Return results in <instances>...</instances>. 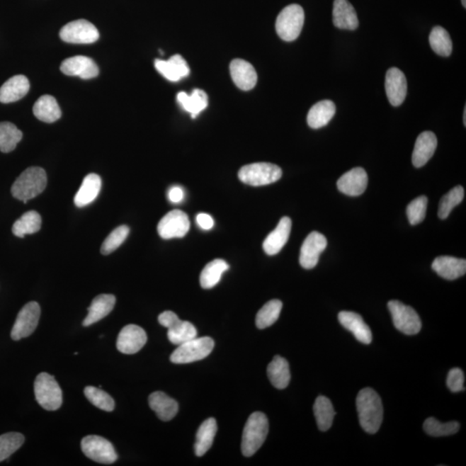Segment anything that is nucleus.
<instances>
[{
    "instance_id": "4468645a",
    "label": "nucleus",
    "mask_w": 466,
    "mask_h": 466,
    "mask_svg": "<svg viewBox=\"0 0 466 466\" xmlns=\"http://www.w3.org/2000/svg\"><path fill=\"white\" fill-rule=\"evenodd\" d=\"M326 237L318 232H311L304 242L300 254V263L304 268L311 270L317 266L319 256L326 250Z\"/></svg>"
},
{
    "instance_id": "72a5a7b5",
    "label": "nucleus",
    "mask_w": 466,
    "mask_h": 466,
    "mask_svg": "<svg viewBox=\"0 0 466 466\" xmlns=\"http://www.w3.org/2000/svg\"><path fill=\"white\" fill-rule=\"evenodd\" d=\"M177 101L185 110L191 113L193 118H195L206 109L208 104L207 93L200 89L193 90L191 96H188L185 92H180L177 94Z\"/></svg>"
},
{
    "instance_id": "a211bd4d",
    "label": "nucleus",
    "mask_w": 466,
    "mask_h": 466,
    "mask_svg": "<svg viewBox=\"0 0 466 466\" xmlns=\"http://www.w3.org/2000/svg\"><path fill=\"white\" fill-rule=\"evenodd\" d=\"M368 176L363 168H354L343 174L339 179L337 187L339 191L349 196H359L366 191Z\"/></svg>"
},
{
    "instance_id": "e433bc0d",
    "label": "nucleus",
    "mask_w": 466,
    "mask_h": 466,
    "mask_svg": "<svg viewBox=\"0 0 466 466\" xmlns=\"http://www.w3.org/2000/svg\"><path fill=\"white\" fill-rule=\"evenodd\" d=\"M42 226V218L40 215L35 211H29L21 216L13 224V232L18 238H25L27 234H34L40 230Z\"/></svg>"
},
{
    "instance_id": "f3484780",
    "label": "nucleus",
    "mask_w": 466,
    "mask_h": 466,
    "mask_svg": "<svg viewBox=\"0 0 466 466\" xmlns=\"http://www.w3.org/2000/svg\"><path fill=\"white\" fill-rule=\"evenodd\" d=\"M385 90L390 103L399 106L404 103L408 91L405 74L397 68H391L386 73Z\"/></svg>"
},
{
    "instance_id": "20e7f679",
    "label": "nucleus",
    "mask_w": 466,
    "mask_h": 466,
    "mask_svg": "<svg viewBox=\"0 0 466 466\" xmlns=\"http://www.w3.org/2000/svg\"><path fill=\"white\" fill-rule=\"evenodd\" d=\"M35 400L42 409L55 411L62 404V391L55 377L42 373L35 378L34 384Z\"/></svg>"
},
{
    "instance_id": "49530a36",
    "label": "nucleus",
    "mask_w": 466,
    "mask_h": 466,
    "mask_svg": "<svg viewBox=\"0 0 466 466\" xmlns=\"http://www.w3.org/2000/svg\"><path fill=\"white\" fill-rule=\"evenodd\" d=\"M428 198L422 195L414 199L409 204L408 208H407V215H408L410 225L416 226V225L420 224L424 220L426 209H428Z\"/></svg>"
},
{
    "instance_id": "6e6552de",
    "label": "nucleus",
    "mask_w": 466,
    "mask_h": 466,
    "mask_svg": "<svg viewBox=\"0 0 466 466\" xmlns=\"http://www.w3.org/2000/svg\"><path fill=\"white\" fill-rule=\"evenodd\" d=\"M161 326L167 327L168 338L174 345L191 341L197 337V330L192 323L181 321L178 316L172 311H165L158 317Z\"/></svg>"
},
{
    "instance_id": "2eb2a0df",
    "label": "nucleus",
    "mask_w": 466,
    "mask_h": 466,
    "mask_svg": "<svg viewBox=\"0 0 466 466\" xmlns=\"http://www.w3.org/2000/svg\"><path fill=\"white\" fill-rule=\"evenodd\" d=\"M147 342V334L142 327L137 325L125 326L120 331L117 339V348L121 353L135 354Z\"/></svg>"
},
{
    "instance_id": "603ef678",
    "label": "nucleus",
    "mask_w": 466,
    "mask_h": 466,
    "mask_svg": "<svg viewBox=\"0 0 466 466\" xmlns=\"http://www.w3.org/2000/svg\"><path fill=\"white\" fill-rule=\"evenodd\" d=\"M462 1V5L465 8L466 7V0H461Z\"/></svg>"
},
{
    "instance_id": "0eeeda50",
    "label": "nucleus",
    "mask_w": 466,
    "mask_h": 466,
    "mask_svg": "<svg viewBox=\"0 0 466 466\" xmlns=\"http://www.w3.org/2000/svg\"><path fill=\"white\" fill-rule=\"evenodd\" d=\"M215 341L209 337L195 338L181 343L174 351L171 361L174 363H189L203 360L212 353Z\"/></svg>"
},
{
    "instance_id": "7c9ffc66",
    "label": "nucleus",
    "mask_w": 466,
    "mask_h": 466,
    "mask_svg": "<svg viewBox=\"0 0 466 466\" xmlns=\"http://www.w3.org/2000/svg\"><path fill=\"white\" fill-rule=\"evenodd\" d=\"M35 118L45 123H54L62 116V110L53 96H43L38 98L33 108Z\"/></svg>"
},
{
    "instance_id": "37998d69",
    "label": "nucleus",
    "mask_w": 466,
    "mask_h": 466,
    "mask_svg": "<svg viewBox=\"0 0 466 466\" xmlns=\"http://www.w3.org/2000/svg\"><path fill=\"white\" fill-rule=\"evenodd\" d=\"M84 393L91 404L97 407L98 409L104 410L106 412H112L115 408V402H114L113 397L105 391L96 388V387H86Z\"/></svg>"
},
{
    "instance_id": "7ed1b4c3",
    "label": "nucleus",
    "mask_w": 466,
    "mask_h": 466,
    "mask_svg": "<svg viewBox=\"0 0 466 466\" xmlns=\"http://www.w3.org/2000/svg\"><path fill=\"white\" fill-rule=\"evenodd\" d=\"M268 433V421L266 414H251L244 426L241 449L244 456L251 457L266 441Z\"/></svg>"
},
{
    "instance_id": "4be33fe9",
    "label": "nucleus",
    "mask_w": 466,
    "mask_h": 466,
    "mask_svg": "<svg viewBox=\"0 0 466 466\" xmlns=\"http://www.w3.org/2000/svg\"><path fill=\"white\" fill-rule=\"evenodd\" d=\"M292 221L288 217L280 220L278 227L264 240L263 247L266 254L273 256L279 254L290 238Z\"/></svg>"
},
{
    "instance_id": "9d476101",
    "label": "nucleus",
    "mask_w": 466,
    "mask_h": 466,
    "mask_svg": "<svg viewBox=\"0 0 466 466\" xmlns=\"http://www.w3.org/2000/svg\"><path fill=\"white\" fill-rule=\"evenodd\" d=\"M83 453L97 463L110 465L118 460V454L110 442L103 437L89 436L81 441Z\"/></svg>"
},
{
    "instance_id": "393cba45",
    "label": "nucleus",
    "mask_w": 466,
    "mask_h": 466,
    "mask_svg": "<svg viewBox=\"0 0 466 466\" xmlns=\"http://www.w3.org/2000/svg\"><path fill=\"white\" fill-rule=\"evenodd\" d=\"M334 25L341 30H354L358 27L356 11L348 0H334Z\"/></svg>"
},
{
    "instance_id": "f03ea898",
    "label": "nucleus",
    "mask_w": 466,
    "mask_h": 466,
    "mask_svg": "<svg viewBox=\"0 0 466 466\" xmlns=\"http://www.w3.org/2000/svg\"><path fill=\"white\" fill-rule=\"evenodd\" d=\"M47 186V175L45 169L31 167L25 169L11 187L14 198L27 203L45 191Z\"/></svg>"
},
{
    "instance_id": "cd10ccee",
    "label": "nucleus",
    "mask_w": 466,
    "mask_h": 466,
    "mask_svg": "<svg viewBox=\"0 0 466 466\" xmlns=\"http://www.w3.org/2000/svg\"><path fill=\"white\" fill-rule=\"evenodd\" d=\"M116 298L113 295H100L93 300L89 307V314L83 321L82 325L89 326L100 322L113 311L115 306Z\"/></svg>"
},
{
    "instance_id": "c03bdc74",
    "label": "nucleus",
    "mask_w": 466,
    "mask_h": 466,
    "mask_svg": "<svg viewBox=\"0 0 466 466\" xmlns=\"http://www.w3.org/2000/svg\"><path fill=\"white\" fill-rule=\"evenodd\" d=\"M25 442V437L19 433H7L0 436V462L6 460L18 451Z\"/></svg>"
},
{
    "instance_id": "8fccbe9b",
    "label": "nucleus",
    "mask_w": 466,
    "mask_h": 466,
    "mask_svg": "<svg viewBox=\"0 0 466 466\" xmlns=\"http://www.w3.org/2000/svg\"><path fill=\"white\" fill-rule=\"evenodd\" d=\"M184 193L183 189L180 187H173L169 189V199L172 203H180L183 200Z\"/></svg>"
},
{
    "instance_id": "b1692460",
    "label": "nucleus",
    "mask_w": 466,
    "mask_h": 466,
    "mask_svg": "<svg viewBox=\"0 0 466 466\" xmlns=\"http://www.w3.org/2000/svg\"><path fill=\"white\" fill-rule=\"evenodd\" d=\"M155 67L161 76L171 81H179L191 73L187 62L180 55H173L168 61L157 59Z\"/></svg>"
},
{
    "instance_id": "9b49d317",
    "label": "nucleus",
    "mask_w": 466,
    "mask_h": 466,
    "mask_svg": "<svg viewBox=\"0 0 466 466\" xmlns=\"http://www.w3.org/2000/svg\"><path fill=\"white\" fill-rule=\"evenodd\" d=\"M60 38L62 41L74 45H90L100 38V33L92 23L85 19H79L63 26Z\"/></svg>"
},
{
    "instance_id": "f257e3e1",
    "label": "nucleus",
    "mask_w": 466,
    "mask_h": 466,
    "mask_svg": "<svg viewBox=\"0 0 466 466\" xmlns=\"http://www.w3.org/2000/svg\"><path fill=\"white\" fill-rule=\"evenodd\" d=\"M356 404L362 428L366 433H376L384 419V407L380 397L374 390L365 388L359 391Z\"/></svg>"
},
{
    "instance_id": "79ce46f5",
    "label": "nucleus",
    "mask_w": 466,
    "mask_h": 466,
    "mask_svg": "<svg viewBox=\"0 0 466 466\" xmlns=\"http://www.w3.org/2000/svg\"><path fill=\"white\" fill-rule=\"evenodd\" d=\"M425 432L433 437L452 436L459 432L460 424L457 421H450L448 424H441L436 418H428L424 422Z\"/></svg>"
},
{
    "instance_id": "412c9836",
    "label": "nucleus",
    "mask_w": 466,
    "mask_h": 466,
    "mask_svg": "<svg viewBox=\"0 0 466 466\" xmlns=\"http://www.w3.org/2000/svg\"><path fill=\"white\" fill-rule=\"evenodd\" d=\"M437 144L438 140L436 134L432 132L421 133L414 144L412 155V163L414 167H424L436 152Z\"/></svg>"
},
{
    "instance_id": "ea45409f",
    "label": "nucleus",
    "mask_w": 466,
    "mask_h": 466,
    "mask_svg": "<svg viewBox=\"0 0 466 466\" xmlns=\"http://www.w3.org/2000/svg\"><path fill=\"white\" fill-rule=\"evenodd\" d=\"M283 309V302L279 300H272L258 311L256 318V325L259 329H266L278 321Z\"/></svg>"
},
{
    "instance_id": "6ab92c4d",
    "label": "nucleus",
    "mask_w": 466,
    "mask_h": 466,
    "mask_svg": "<svg viewBox=\"0 0 466 466\" xmlns=\"http://www.w3.org/2000/svg\"><path fill=\"white\" fill-rule=\"evenodd\" d=\"M338 319L341 325L350 331L359 342L369 345L373 341V334L361 315L354 312L342 311L339 314Z\"/></svg>"
},
{
    "instance_id": "58836bf2",
    "label": "nucleus",
    "mask_w": 466,
    "mask_h": 466,
    "mask_svg": "<svg viewBox=\"0 0 466 466\" xmlns=\"http://www.w3.org/2000/svg\"><path fill=\"white\" fill-rule=\"evenodd\" d=\"M432 50L441 57H448L452 54L453 42L450 35L443 27H434L429 35Z\"/></svg>"
},
{
    "instance_id": "a878e982",
    "label": "nucleus",
    "mask_w": 466,
    "mask_h": 466,
    "mask_svg": "<svg viewBox=\"0 0 466 466\" xmlns=\"http://www.w3.org/2000/svg\"><path fill=\"white\" fill-rule=\"evenodd\" d=\"M29 90L30 82L26 76L19 74L11 77L0 88V102L13 103L25 97Z\"/></svg>"
},
{
    "instance_id": "473e14b6",
    "label": "nucleus",
    "mask_w": 466,
    "mask_h": 466,
    "mask_svg": "<svg viewBox=\"0 0 466 466\" xmlns=\"http://www.w3.org/2000/svg\"><path fill=\"white\" fill-rule=\"evenodd\" d=\"M217 430H218V426H217L215 418H209L200 425L196 433L195 444V451L197 456H203L211 448Z\"/></svg>"
},
{
    "instance_id": "ddd939ff",
    "label": "nucleus",
    "mask_w": 466,
    "mask_h": 466,
    "mask_svg": "<svg viewBox=\"0 0 466 466\" xmlns=\"http://www.w3.org/2000/svg\"><path fill=\"white\" fill-rule=\"evenodd\" d=\"M191 228V222L187 215L181 210L169 212L160 220L157 226V232L161 239H171L183 238Z\"/></svg>"
},
{
    "instance_id": "f8f14e48",
    "label": "nucleus",
    "mask_w": 466,
    "mask_h": 466,
    "mask_svg": "<svg viewBox=\"0 0 466 466\" xmlns=\"http://www.w3.org/2000/svg\"><path fill=\"white\" fill-rule=\"evenodd\" d=\"M41 309L39 304L30 302L23 307L16 319L11 336L13 341L29 337L37 329L40 319Z\"/></svg>"
},
{
    "instance_id": "39448f33",
    "label": "nucleus",
    "mask_w": 466,
    "mask_h": 466,
    "mask_svg": "<svg viewBox=\"0 0 466 466\" xmlns=\"http://www.w3.org/2000/svg\"><path fill=\"white\" fill-rule=\"evenodd\" d=\"M304 21L305 14L302 7L293 4L284 8L276 18V33L284 41H295L302 33Z\"/></svg>"
},
{
    "instance_id": "423d86ee",
    "label": "nucleus",
    "mask_w": 466,
    "mask_h": 466,
    "mask_svg": "<svg viewBox=\"0 0 466 466\" xmlns=\"http://www.w3.org/2000/svg\"><path fill=\"white\" fill-rule=\"evenodd\" d=\"M282 176L281 168L270 163L248 164L241 168L239 172V178L242 183L254 187L274 183Z\"/></svg>"
},
{
    "instance_id": "c85d7f7f",
    "label": "nucleus",
    "mask_w": 466,
    "mask_h": 466,
    "mask_svg": "<svg viewBox=\"0 0 466 466\" xmlns=\"http://www.w3.org/2000/svg\"><path fill=\"white\" fill-rule=\"evenodd\" d=\"M101 189V178L96 174H89L82 181L80 189L74 196V204L78 208L89 206L96 200Z\"/></svg>"
},
{
    "instance_id": "c9c22d12",
    "label": "nucleus",
    "mask_w": 466,
    "mask_h": 466,
    "mask_svg": "<svg viewBox=\"0 0 466 466\" xmlns=\"http://www.w3.org/2000/svg\"><path fill=\"white\" fill-rule=\"evenodd\" d=\"M229 266L226 261L215 259L207 264L201 272L200 285L205 290H209L219 283L224 272L228 271Z\"/></svg>"
},
{
    "instance_id": "09e8293b",
    "label": "nucleus",
    "mask_w": 466,
    "mask_h": 466,
    "mask_svg": "<svg viewBox=\"0 0 466 466\" xmlns=\"http://www.w3.org/2000/svg\"><path fill=\"white\" fill-rule=\"evenodd\" d=\"M196 221L197 224L204 230H210L215 225V221L208 213H200L197 215Z\"/></svg>"
},
{
    "instance_id": "2f4dec72",
    "label": "nucleus",
    "mask_w": 466,
    "mask_h": 466,
    "mask_svg": "<svg viewBox=\"0 0 466 466\" xmlns=\"http://www.w3.org/2000/svg\"><path fill=\"white\" fill-rule=\"evenodd\" d=\"M267 374L272 385L276 389H285L290 384L291 377L290 365L285 358L275 356L268 365Z\"/></svg>"
},
{
    "instance_id": "c756f323",
    "label": "nucleus",
    "mask_w": 466,
    "mask_h": 466,
    "mask_svg": "<svg viewBox=\"0 0 466 466\" xmlns=\"http://www.w3.org/2000/svg\"><path fill=\"white\" fill-rule=\"evenodd\" d=\"M336 113V106L331 101H322L312 106L307 114V124L313 129L324 127Z\"/></svg>"
},
{
    "instance_id": "a18cd8bd",
    "label": "nucleus",
    "mask_w": 466,
    "mask_h": 466,
    "mask_svg": "<svg viewBox=\"0 0 466 466\" xmlns=\"http://www.w3.org/2000/svg\"><path fill=\"white\" fill-rule=\"evenodd\" d=\"M130 232L127 226H120L114 229L102 244L101 251L103 255H109L116 251L125 242Z\"/></svg>"
},
{
    "instance_id": "1a4fd4ad",
    "label": "nucleus",
    "mask_w": 466,
    "mask_h": 466,
    "mask_svg": "<svg viewBox=\"0 0 466 466\" xmlns=\"http://www.w3.org/2000/svg\"><path fill=\"white\" fill-rule=\"evenodd\" d=\"M388 307L397 330L407 335L417 334L421 331V319L411 307L404 305L401 302L390 301Z\"/></svg>"
},
{
    "instance_id": "3c124183",
    "label": "nucleus",
    "mask_w": 466,
    "mask_h": 466,
    "mask_svg": "<svg viewBox=\"0 0 466 466\" xmlns=\"http://www.w3.org/2000/svg\"><path fill=\"white\" fill-rule=\"evenodd\" d=\"M464 125H466V108L464 110Z\"/></svg>"
},
{
    "instance_id": "a19ab883",
    "label": "nucleus",
    "mask_w": 466,
    "mask_h": 466,
    "mask_svg": "<svg viewBox=\"0 0 466 466\" xmlns=\"http://www.w3.org/2000/svg\"><path fill=\"white\" fill-rule=\"evenodd\" d=\"M465 191L462 186H457L442 197L438 215L440 219L445 220L451 213L453 209L458 206L464 200Z\"/></svg>"
},
{
    "instance_id": "aec40b11",
    "label": "nucleus",
    "mask_w": 466,
    "mask_h": 466,
    "mask_svg": "<svg viewBox=\"0 0 466 466\" xmlns=\"http://www.w3.org/2000/svg\"><path fill=\"white\" fill-rule=\"evenodd\" d=\"M230 73L233 82L241 90L249 91L255 88L258 74L251 63L242 59H235L231 62Z\"/></svg>"
},
{
    "instance_id": "bb28decb",
    "label": "nucleus",
    "mask_w": 466,
    "mask_h": 466,
    "mask_svg": "<svg viewBox=\"0 0 466 466\" xmlns=\"http://www.w3.org/2000/svg\"><path fill=\"white\" fill-rule=\"evenodd\" d=\"M149 404L158 418L164 421H171L179 410L177 402L161 391H157L149 396Z\"/></svg>"
},
{
    "instance_id": "dca6fc26",
    "label": "nucleus",
    "mask_w": 466,
    "mask_h": 466,
    "mask_svg": "<svg viewBox=\"0 0 466 466\" xmlns=\"http://www.w3.org/2000/svg\"><path fill=\"white\" fill-rule=\"evenodd\" d=\"M61 71L66 76H79L84 80L96 78L100 73L96 62L83 55L66 59L62 63Z\"/></svg>"
},
{
    "instance_id": "f704fd0d",
    "label": "nucleus",
    "mask_w": 466,
    "mask_h": 466,
    "mask_svg": "<svg viewBox=\"0 0 466 466\" xmlns=\"http://www.w3.org/2000/svg\"><path fill=\"white\" fill-rule=\"evenodd\" d=\"M314 413L319 429L322 432L327 431L333 425L336 414L329 399L323 396L317 397L314 405Z\"/></svg>"
},
{
    "instance_id": "5701e85b",
    "label": "nucleus",
    "mask_w": 466,
    "mask_h": 466,
    "mask_svg": "<svg viewBox=\"0 0 466 466\" xmlns=\"http://www.w3.org/2000/svg\"><path fill=\"white\" fill-rule=\"evenodd\" d=\"M432 268L441 278L453 281L465 274L466 261L450 256H438L433 262Z\"/></svg>"
},
{
    "instance_id": "de8ad7c7",
    "label": "nucleus",
    "mask_w": 466,
    "mask_h": 466,
    "mask_svg": "<svg viewBox=\"0 0 466 466\" xmlns=\"http://www.w3.org/2000/svg\"><path fill=\"white\" fill-rule=\"evenodd\" d=\"M464 382L465 375L463 370L460 368H453L449 371L446 385H448V389L452 392L457 393L465 390Z\"/></svg>"
},
{
    "instance_id": "4c0bfd02",
    "label": "nucleus",
    "mask_w": 466,
    "mask_h": 466,
    "mask_svg": "<svg viewBox=\"0 0 466 466\" xmlns=\"http://www.w3.org/2000/svg\"><path fill=\"white\" fill-rule=\"evenodd\" d=\"M22 137L21 130L13 123L10 122L0 123V152L9 153L14 151Z\"/></svg>"
}]
</instances>
